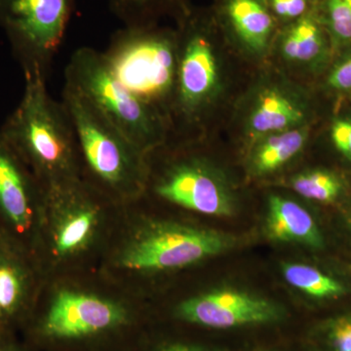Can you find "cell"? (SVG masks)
<instances>
[{
    "instance_id": "6da1fadb",
    "label": "cell",
    "mask_w": 351,
    "mask_h": 351,
    "mask_svg": "<svg viewBox=\"0 0 351 351\" xmlns=\"http://www.w3.org/2000/svg\"><path fill=\"white\" fill-rule=\"evenodd\" d=\"M45 77L25 76L19 105L0 132L43 189L82 181L75 132L62 101L50 96Z\"/></svg>"
},
{
    "instance_id": "7a4b0ae2",
    "label": "cell",
    "mask_w": 351,
    "mask_h": 351,
    "mask_svg": "<svg viewBox=\"0 0 351 351\" xmlns=\"http://www.w3.org/2000/svg\"><path fill=\"white\" fill-rule=\"evenodd\" d=\"M61 101L75 132L83 181L112 202L142 197L149 176L147 154L66 85Z\"/></svg>"
},
{
    "instance_id": "3957f363",
    "label": "cell",
    "mask_w": 351,
    "mask_h": 351,
    "mask_svg": "<svg viewBox=\"0 0 351 351\" xmlns=\"http://www.w3.org/2000/svg\"><path fill=\"white\" fill-rule=\"evenodd\" d=\"M178 73L171 135L195 137L218 107L226 85L221 32L211 11L191 12L177 23Z\"/></svg>"
},
{
    "instance_id": "277c9868",
    "label": "cell",
    "mask_w": 351,
    "mask_h": 351,
    "mask_svg": "<svg viewBox=\"0 0 351 351\" xmlns=\"http://www.w3.org/2000/svg\"><path fill=\"white\" fill-rule=\"evenodd\" d=\"M101 53L117 80L158 113L171 134L178 73L177 29L157 24L124 27L112 34Z\"/></svg>"
},
{
    "instance_id": "5b68a950",
    "label": "cell",
    "mask_w": 351,
    "mask_h": 351,
    "mask_svg": "<svg viewBox=\"0 0 351 351\" xmlns=\"http://www.w3.org/2000/svg\"><path fill=\"white\" fill-rule=\"evenodd\" d=\"M64 85L77 92L145 154L169 140L167 122L117 80L98 50L80 47L73 52L64 69Z\"/></svg>"
},
{
    "instance_id": "8992f818",
    "label": "cell",
    "mask_w": 351,
    "mask_h": 351,
    "mask_svg": "<svg viewBox=\"0 0 351 351\" xmlns=\"http://www.w3.org/2000/svg\"><path fill=\"white\" fill-rule=\"evenodd\" d=\"M234 239L211 228L154 221L130 235L117 256V265L132 272L169 271L191 267L225 253Z\"/></svg>"
},
{
    "instance_id": "52a82bcc",
    "label": "cell",
    "mask_w": 351,
    "mask_h": 351,
    "mask_svg": "<svg viewBox=\"0 0 351 351\" xmlns=\"http://www.w3.org/2000/svg\"><path fill=\"white\" fill-rule=\"evenodd\" d=\"M75 0H0V29L25 76L47 80Z\"/></svg>"
},
{
    "instance_id": "ba28073f",
    "label": "cell",
    "mask_w": 351,
    "mask_h": 351,
    "mask_svg": "<svg viewBox=\"0 0 351 351\" xmlns=\"http://www.w3.org/2000/svg\"><path fill=\"white\" fill-rule=\"evenodd\" d=\"M149 164L145 193L170 204L207 216L232 217L237 197L232 182L218 166L195 152H179L161 162Z\"/></svg>"
},
{
    "instance_id": "9c48e42d",
    "label": "cell",
    "mask_w": 351,
    "mask_h": 351,
    "mask_svg": "<svg viewBox=\"0 0 351 351\" xmlns=\"http://www.w3.org/2000/svg\"><path fill=\"white\" fill-rule=\"evenodd\" d=\"M43 191L39 249L60 262L80 257L98 239L110 198L83 180Z\"/></svg>"
},
{
    "instance_id": "30bf717a",
    "label": "cell",
    "mask_w": 351,
    "mask_h": 351,
    "mask_svg": "<svg viewBox=\"0 0 351 351\" xmlns=\"http://www.w3.org/2000/svg\"><path fill=\"white\" fill-rule=\"evenodd\" d=\"M129 321L130 313L123 304L66 289L51 298L43 313L32 317L25 327L36 341L73 343L117 332Z\"/></svg>"
},
{
    "instance_id": "8fae6325",
    "label": "cell",
    "mask_w": 351,
    "mask_h": 351,
    "mask_svg": "<svg viewBox=\"0 0 351 351\" xmlns=\"http://www.w3.org/2000/svg\"><path fill=\"white\" fill-rule=\"evenodd\" d=\"M311 117V96L282 73L260 76L242 98L237 112L247 145L270 134L309 125Z\"/></svg>"
},
{
    "instance_id": "7c38bea8",
    "label": "cell",
    "mask_w": 351,
    "mask_h": 351,
    "mask_svg": "<svg viewBox=\"0 0 351 351\" xmlns=\"http://www.w3.org/2000/svg\"><path fill=\"white\" fill-rule=\"evenodd\" d=\"M44 191L0 132V228L38 258Z\"/></svg>"
},
{
    "instance_id": "4fadbf2b",
    "label": "cell",
    "mask_w": 351,
    "mask_h": 351,
    "mask_svg": "<svg viewBox=\"0 0 351 351\" xmlns=\"http://www.w3.org/2000/svg\"><path fill=\"white\" fill-rule=\"evenodd\" d=\"M176 315L198 326L232 329L276 322L282 311L265 298L235 289H219L182 302Z\"/></svg>"
},
{
    "instance_id": "5bb4252c",
    "label": "cell",
    "mask_w": 351,
    "mask_h": 351,
    "mask_svg": "<svg viewBox=\"0 0 351 351\" xmlns=\"http://www.w3.org/2000/svg\"><path fill=\"white\" fill-rule=\"evenodd\" d=\"M38 258L0 228V332L25 327L36 308Z\"/></svg>"
},
{
    "instance_id": "9a60e30c",
    "label": "cell",
    "mask_w": 351,
    "mask_h": 351,
    "mask_svg": "<svg viewBox=\"0 0 351 351\" xmlns=\"http://www.w3.org/2000/svg\"><path fill=\"white\" fill-rule=\"evenodd\" d=\"M215 22L240 54L261 62L270 56L279 29L265 0H215Z\"/></svg>"
},
{
    "instance_id": "2e32d148",
    "label": "cell",
    "mask_w": 351,
    "mask_h": 351,
    "mask_svg": "<svg viewBox=\"0 0 351 351\" xmlns=\"http://www.w3.org/2000/svg\"><path fill=\"white\" fill-rule=\"evenodd\" d=\"M331 40L315 10L279 27L270 55L283 69L299 76L317 75L329 64Z\"/></svg>"
},
{
    "instance_id": "e0dca14e",
    "label": "cell",
    "mask_w": 351,
    "mask_h": 351,
    "mask_svg": "<svg viewBox=\"0 0 351 351\" xmlns=\"http://www.w3.org/2000/svg\"><path fill=\"white\" fill-rule=\"evenodd\" d=\"M265 233L272 241L313 249L324 246V239L313 215L290 198L272 195L267 200Z\"/></svg>"
},
{
    "instance_id": "ac0fdd59",
    "label": "cell",
    "mask_w": 351,
    "mask_h": 351,
    "mask_svg": "<svg viewBox=\"0 0 351 351\" xmlns=\"http://www.w3.org/2000/svg\"><path fill=\"white\" fill-rule=\"evenodd\" d=\"M311 124L270 134L248 145L247 171L251 177L274 174L292 162L306 149Z\"/></svg>"
},
{
    "instance_id": "d6986e66",
    "label": "cell",
    "mask_w": 351,
    "mask_h": 351,
    "mask_svg": "<svg viewBox=\"0 0 351 351\" xmlns=\"http://www.w3.org/2000/svg\"><path fill=\"white\" fill-rule=\"evenodd\" d=\"M108 3L124 27L156 25L163 17L178 23L193 9L189 0H108Z\"/></svg>"
},
{
    "instance_id": "ffe728a7",
    "label": "cell",
    "mask_w": 351,
    "mask_h": 351,
    "mask_svg": "<svg viewBox=\"0 0 351 351\" xmlns=\"http://www.w3.org/2000/svg\"><path fill=\"white\" fill-rule=\"evenodd\" d=\"M284 278L291 286L317 299H336L345 294L343 284L319 269L304 263H287L282 265Z\"/></svg>"
},
{
    "instance_id": "44dd1931",
    "label": "cell",
    "mask_w": 351,
    "mask_h": 351,
    "mask_svg": "<svg viewBox=\"0 0 351 351\" xmlns=\"http://www.w3.org/2000/svg\"><path fill=\"white\" fill-rule=\"evenodd\" d=\"M290 188L306 199L332 203L343 195L345 184L343 179L332 171L311 169L291 178Z\"/></svg>"
},
{
    "instance_id": "7402d4cb",
    "label": "cell",
    "mask_w": 351,
    "mask_h": 351,
    "mask_svg": "<svg viewBox=\"0 0 351 351\" xmlns=\"http://www.w3.org/2000/svg\"><path fill=\"white\" fill-rule=\"evenodd\" d=\"M316 13L329 36L332 50L351 46V0H319Z\"/></svg>"
},
{
    "instance_id": "603a6c76",
    "label": "cell",
    "mask_w": 351,
    "mask_h": 351,
    "mask_svg": "<svg viewBox=\"0 0 351 351\" xmlns=\"http://www.w3.org/2000/svg\"><path fill=\"white\" fill-rule=\"evenodd\" d=\"M279 27L301 19L315 10L319 0H265Z\"/></svg>"
},
{
    "instance_id": "cb8c5ba5",
    "label": "cell",
    "mask_w": 351,
    "mask_h": 351,
    "mask_svg": "<svg viewBox=\"0 0 351 351\" xmlns=\"http://www.w3.org/2000/svg\"><path fill=\"white\" fill-rule=\"evenodd\" d=\"M330 138L337 151L351 161V115H339L332 120Z\"/></svg>"
},
{
    "instance_id": "d4e9b609",
    "label": "cell",
    "mask_w": 351,
    "mask_h": 351,
    "mask_svg": "<svg viewBox=\"0 0 351 351\" xmlns=\"http://www.w3.org/2000/svg\"><path fill=\"white\" fill-rule=\"evenodd\" d=\"M326 85L337 93H351V53L332 66L327 75Z\"/></svg>"
},
{
    "instance_id": "484cf974",
    "label": "cell",
    "mask_w": 351,
    "mask_h": 351,
    "mask_svg": "<svg viewBox=\"0 0 351 351\" xmlns=\"http://www.w3.org/2000/svg\"><path fill=\"white\" fill-rule=\"evenodd\" d=\"M330 341L335 351H351V316H343L332 323Z\"/></svg>"
},
{
    "instance_id": "4316f807",
    "label": "cell",
    "mask_w": 351,
    "mask_h": 351,
    "mask_svg": "<svg viewBox=\"0 0 351 351\" xmlns=\"http://www.w3.org/2000/svg\"><path fill=\"white\" fill-rule=\"evenodd\" d=\"M0 351H27L15 339L14 332H0Z\"/></svg>"
},
{
    "instance_id": "83f0119b",
    "label": "cell",
    "mask_w": 351,
    "mask_h": 351,
    "mask_svg": "<svg viewBox=\"0 0 351 351\" xmlns=\"http://www.w3.org/2000/svg\"><path fill=\"white\" fill-rule=\"evenodd\" d=\"M156 351H213L211 350H207V348H200V346H189V345H181V343H177V345H170L164 346V348H159Z\"/></svg>"
}]
</instances>
